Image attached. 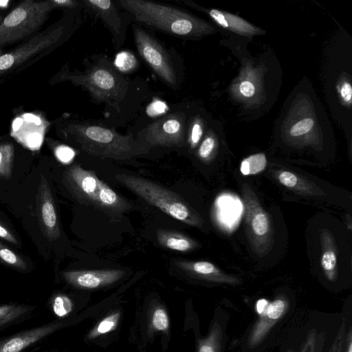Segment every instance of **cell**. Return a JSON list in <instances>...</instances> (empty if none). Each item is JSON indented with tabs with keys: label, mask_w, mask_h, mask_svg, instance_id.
<instances>
[{
	"label": "cell",
	"mask_w": 352,
	"mask_h": 352,
	"mask_svg": "<svg viewBox=\"0 0 352 352\" xmlns=\"http://www.w3.org/2000/svg\"><path fill=\"white\" fill-rule=\"evenodd\" d=\"M94 207L111 217L118 218L129 209L130 205L102 181Z\"/></svg>",
	"instance_id": "ffe728a7"
},
{
	"label": "cell",
	"mask_w": 352,
	"mask_h": 352,
	"mask_svg": "<svg viewBox=\"0 0 352 352\" xmlns=\"http://www.w3.org/2000/svg\"><path fill=\"white\" fill-rule=\"evenodd\" d=\"M239 90L241 94L246 98L253 96L255 93V87L254 85L248 80H244L241 82Z\"/></svg>",
	"instance_id": "ab89813d"
},
{
	"label": "cell",
	"mask_w": 352,
	"mask_h": 352,
	"mask_svg": "<svg viewBox=\"0 0 352 352\" xmlns=\"http://www.w3.org/2000/svg\"><path fill=\"white\" fill-rule=\"evenodd\" d=\"M276 180L286 188L298 194L309 197H324V192L312 182L289 170H275Z\"/></svg>",
	"instance_id": "d6986e66"
},
{
	"label": "cell",
	"mask_w": 352,
	"mask_h": 352,
	"mask_svg": "<svg viewBox=\"0 0 352 352\" xmlns=\"http://www.w3.org/2000/svg\"><path fill=\"white\" fill-rule=\"evenodd\" d=\"M65 131L82 151L101 158L124 160L147 151L146 146L131 135L89 122L70 123Z\"/></svg>",
	"instance_id": "6da1fadb"
},
{
	"label": "cell",
	"mask_w": 352,
	"mask_h": 352,
	"mask_svg": "<svg viewBox=\"0 0 352 352\" xmlns=\"http://www.w3.org/2000/svg\"><path fill=\"white\" fill-rule=\"evenodd\" d=\"M203 126L199 119L192 121L188 131V143L190 148L197 147L203 135Z\"/></svg>",
	"instance_id": "836d02e7"
},
{
	"label": "cell",
	"mask_w": 352,
	"mask_h": 352,
	"mask_svg": "<svg viewBox=\"0 0 352 352\" xmlns=\"http://www.w3.org/2000/svg\"><path fill=\"white\" fill-rule=\"evenodd\" d=\"M144 133L146 141L152 145L182 147L186 136L184 116L180 111L166 116L149 124Z\"/></svg>",
	"instance_id": "9c48e42d"
},
{
	"label": "cell",
	"mask_w": 352,
	"mask_h": 352,
	"mask_svg": "<svg viewBox=\"0 0 352 352\" xmlns=\"http://www.w3.org/2000/svg\"><path fill=\"white\" fill-rule=\"evenodd\" d=\"M151 322L153 327L157 331L167 330L169 321L166 311L163 308L155 309L152 315Z\"/></svg>",
	"instance_id": "e575fe53"
},
{
	"label": "cell",
	"mask_w": 352,
	"mask_h": 352,
	"mask_svg": "<svg viewBox=\"0 0 352 352\" xmlns=\"http://www.w3.org/2000/svg\"><path fill=\"white\" fill-rule=\"evenodd\" d=\"M53 8L50 1L21 2L0 23V45L13 43L35 32Z\"/></svg>",
	"instance_id": "5b68a950"
},
{
	"label": "cell",
	"mask_w": 352,
	"mask_h": 352,
	"mask_svg": "<svg viewBox=\"0 0 352 352\" xmlns=\"http://www.w3.org/2000/svg\"><path fill=\"white\" fill-rule=\"evenodd\" d=\"M82 2L104 22L113 35L116 47L120 48L125 40L126 25L114 3L110 0H83Z\"/></svg>",
	"instance_id": "9a60e30c"
},
{
	"label": "cell",
	"mask_w": 352,
	"mask_h": 352,
	"mask_svg": "<svg viewBox=\"0 0 352 352\" xmlns=\"http://www.w3.org/2000/svg\"><path fill=\"white\" fill-rule=\"evenodd\" d=\"M119 318L120 313L118 311L107 316L91 331L89 335V338H94L112 331L116 328Z\"/></svg>",
	"instance_id": "f546056e"
},
{
	"label": "cell",
	"mask_w": 352,
	"mask_h": 352,
	"mask_svg": "<svg viewBox=\"0 0 352 352\" xmlns=\"http://www.w3.org/2000/svg\"><path fill=\"white\" fill-rule=\"evenodd\" d=\"M1 17L0 16V22H1Z\"/></svg>",
	"instance_id": "bcb514c9"
},
{
	"label": "cell",
	"mask_w": 352,
	"mask_h": 352,
	"mask_svg": "<svg viewBox=\"0 0 352 352\" xmlns=\"http://www.w3.org/2000/svg\"><path fill=\"white\" fill-rule=\"evenodd\" d=\"M54 8L60 7L73 9L78 6V2L73 0H50Z\"/></svg>",
	"instance_id": "7bdbcfd3"
},
{
	"label": "cell",
	"mask_w": 352,
	"mask_h": 352,
	"mask_svg": "<svg viewBox=\"0 0 352 352\" xmlns=\"http://www.w3.org/2000/svg\"><path fill=\"white\" fill-rule=\"evenodd\" d=\"M343 352H352V329L350 327L346 333Z\"/></svg>",
	"instance_id": "ee69618b"
},
{
	"label": "cell",
	"mask_w": 352,
	"mask_h": 352,
	"mask_svg": "<svg viewBox=\"0 0 352 352\" xmlns=\"http://www.w3.org/2000/svg\"><path fill=\"white\" fill-rule=\"evenodd\" d=\"M30 309L29 307L18 305L0 306V327L20 318Z\"/></svg>",
	"instance_id": "4316f807"
},
{
	"label": "cell",
	"mask_w": 352,
	"mask_h": 352,
	"mask_svg": "<svg viewBox=\"0 0 352 352\" xmlns=\"http://www.w3.org/2000/svg\"><path fill=\"white\" fill-rule=\"evenodd\" d=\"M259 317L250 331L248 346L254 348L265 338L272 327L284 316L289 302L284 296L276 297L272 302L261 299L257 302Z\"/></svg>",
	"instance_id": "8fae6325"
},
{
	"label": "cell",
	"mask_w": 352,
	"mask_h": 352,
	"mask_svg": "<svg viewBox=\"0 0 352 352\" xmlns=\"http://www.w3.org/2000/svg\"><path fill=\"white\" fill-rule=\"evenodd\" d=\"M267 166V158L264 153H256L243 160L240 171L243 175H254L263 171Z\"/></svg>",
	"instance_id": "d4e9b609"
},
{
	"label": "cell",
	"mask_w": 352,
	"mask_h": 352,
	"mask_svg": "<svg viewBox=\"0 0 352 352\" xmlns=\"http://www.w3.org/2000/svg\"><path fill=\"white\" fill-rule=\"evenodd\" d=\"M346 329L344 319L328 352H343Z\"/></svg>",
	"instance_id": "8d00e7d4"
},
{
	"label": "cell",
	"mask_w": 352,
	"mask_h": 352,
	"mask_svg": "<svg viewBox=\"0 0 352 352\" xmlns=\"http://www.w3.org/2000/svg\"><path fill=\"white\" fill-rule=\"evenodd\" d=\"M320 265L327 279L335 282L338 277V250L333 234L327 229L320 231Z\"/></svg>",
	"instance_id": "ac0fdd59"
},
{
	"label": "cell",
	"mask_w": 352,
	"mask_h": 352,
	"mask_svg": "<svg viewBox=\"0 0 352 352\" xmlns=\"http://www.w3.org/2000/svg\"><path fill=\"white\" fill-rule=\"evenodd\" d=\"M67 27L60 25L36 35L14 50L0 56V76L16 69L34 56L60 43Z\"/></svg>",
	"instance_id": "ba28073f"
},
{
	"label": "cell",
	"mask_w": 352,
	"mask_h": 352,
	"mask_svg": "<svg viewBox=\"0 0 352 352\" xmlns=\"http://www.w3.org/2000/svg\"><path fill=\"white\" fill-rule=\"evenodd\" d=\"M14 146L10 143L0 144V177L9 178L12 173Z\"/></svg>",
	"instance_id": "484cf974"
},
{
	"label": "cell",
	"mask_w": 352,
	"mask_h": 352,
	"mask_svg": "<svg viewBox=\"0 0 352 352\" xmlns=\"http://www.w3.org/2000/svg\"><path fill=\"white\" fill-rule=\"evenodd\" d=\"M115 177L122 186L167 215L193 227L203 226L200 215L173 191L141 177L118 173Z\"/></svg>",
	"instance_id": "3957f363"
},
{
	"label": "cell",
	"mask_w": 352,
	"mask_h": 352,
	"mask_svg": "<svg viewBox=\"0 0 352 352\" xmlns=\"http://www.w3.org/2000/svg\"><path fill=\"white\" fill-rule=\"evenodd\" d=\"M63 78L85 88L96 102L116 108L129 89V82L109 64L99 63L85 72L65 74Z\"/></svg>",
	"instance_id": "277c9868"
},
{
	"label": "cell",
	"mask_w": 352,
	"mask_h": 352,
	"mask_svg": "<svg viewBox=\"0 0 352 352\" xmlns=\"http://www.w3.org/2000/svg\"><path fill=\"white\" fill-rule=\"evenodd\" d=\"M125 272L119 269L71 270L63 273L71 285L81 289H97L115 283Z\"/></svg>",
	"instance_id": "5bb4252c"
},
{
	"label": "cell",
	"mask_w": 352,
	"mask_h": 352,
	"mask_svg": "<svg viewBox=\"0 0 352 352\" xmlns=\"http://www.w3.org/2000/svg\"><path fill=\"white\" fill-rule=\"evenodd\" d=\"M216 141L213 136L208 135L200 144L197 149V156L203 162H209L214 152Z\"/></svg>",
	"instance_id": "1f68e13d"
},
{
	"label": "cell",
	"mask_w": 352,
	"mask_h": 352,
	"mask_svg": "<svg viewBox=\"0 0 352 352\" xmlns=\"http://www.w3.org/2000/svg\"><path fill=\"white\" fill-rule=\"evenodd\" d=\"M314 125V121L311 118H305L295 123L289 130L292 137H299L309 133Z\"/></svg>",
	"instance_id": "d590c367"
},
{
	"label": "cell",
	"mask_w": 352,
	"mask_h": 352,
	"mask_svg": "<svg viewBox=\"0 0 352 352\" xmlns=\"http://www.w3.org/2000/svg\"><path fill=\"white\" fill-rule=\"evenodd\" d=\"M36 213L47 239L50 241L58 239L60 231L55 203L48 182L43 175L36 195Z\"/></svg>",
	"instance_id": "7c38bea8"
},
{
	"label": "cell",
	"mask_w": 352,
	"mask_h": 352,
	"mask_svg": "<svg viewBox=\"0 0 352 352\" xmlns=\"http://www.w3.org/2000/svg\"><path fill=\"white\" fill-rule=\"evenodd\" d=\"M244 223L248 241L252 251L258 256L267 255L274 244L272 221L255 192L248 184L241 187Z\"/></svg>",
	"instance_id": "8992f818"
},
{
	"label": "cell",
	"mask_w": 352,
	"mask_h": 352,
	"mask_svg": "<svg viewBox=\"0 0 352 352\" xmlns=\"http://www.w3.org/2000/svg\"><path fill=\"white\" fill-rule=\"evenodd\" d=\"M223 195L217 200V204L226 212H217V219L224 229L231 230L240 219L242 204L238 197L232 195Z\"/></svg>",
	"instance_id": "44dd1931"
},
{
	"label": "cell",
	"mask_w": 352,
	"mask_h": 352,
	"mask_svg": "<svg viewBox=\"0 0 352 352\" xmlns=\"http://www.w3.org/2000/svg\"><path fill=\"white\" fill-rule=\"evenodd\" d=\"M133 32L138 52L142 58L165 83L171 87H176V72L165 49L138 25H133Z\"/></svg>",
	"instance_id": "52a82bcc"
},
{
	"label": "cell",
	"mask_w": 352,
	"mask_h": 352,
	"mask_svg": "<svg viewBox=\"0 0 352 352\" xmlns=\"http://www.w3.org/2000/svg\"><path fill=\"white\" fill-rule=\"evenodd\" d=\"M48 123L34 114L25 113L14 120L12 135L30 150L40 148Z\"/></svg>",
	"instance_id": "4fadbf2b"
},
{
	"label": "cell",
	"mask_w": 352,
	"mask_h": 352,
	"mask_svg": "<svg viewBox=\"0 0 352 352\" xmlns=\"http://www.w3.org/2000/svg\"><path fill=\"white\" fill-rule=\"evenodd\" d=\"M72 309V300L66 296L60 294L53 300V310L56 315L63 317L67 315Z\"/></svg>",
	"instance_id": "d6a6232c"
},
{
	"label": "cell",
	"mask_w": 352,
	"mask_h": 352,
	"mask_svg": "<svg viewBox=\"0 0 352 352\" xmlns=\"http://www.w3.org/2000/svg\"><path fill=\"white\" fill-rule=\"evenodd\" d=\"M157 238L162 247L174 251L187 252L198 246V243L192 238L174 230H159Z\"/></svg>",
	"instance_id": "7402d4cb"
},
{
	"label": "cell",
	"mask_w": 352,
	"mask_h": 352,
	"mask_svg": "<svg viewBox=\"0 0 352 352\" xmlns=\"http://www.w3.org/2000/svg\"><path fill=\"white\" fill-rule=\"evenodd\" d=\"M56 157L63 164H68L75 156L74 151L66 145H59L54 149Z\"/></svg>",
	"instance_id": "74e56055"
},
{
	"label": "cell",
	"mask_w": 352,
	"mask_h": 352,
	"mask_svg": "<svg viewBox=\"0 0 352 352\" xmlns=\"http://www.w3.org/2000/svg\"><path fill=\"white\" fill-rule=\"evenodd\" d=\"M63 182L79 202L95 206L102 181L94 171L85 170L78 164H74L65 171Z\"/></svg>",
	"instance_id": "30bf717a"
},
{
	"label": "cell",
	"mask_w": 352,
	"mask_h": 352,
	"mask_svg": "<svg viewBox=\"0 0 352 352\" xmlns=\"http://www.w3.org/2000/svg\"><path fill=\"white\" fill-rule=\"evenodd\" d=\"M114 63L119 71L129 72L135 69L137 60L131 52H121L117 54Z\"/></svg>",
	"instance_id": "4dcf8cb0"
},
{
	"label": "cell",
	"mask_w": 352,
	"mask_h": 352,
	"mask_svg": "<svg viewBox=\"0 0 352 352\" xmlns=\"http://www.w3.org/2000/svg\"><path fill=\"white\" fill-rule=\"evenodd\" d=\"M340 96L346 102H351L352 98V87L348 82H344L340 87Z\"/></svg>",
	"instance_id": "60d3db41"
},
{
	"label": "cell",
	"mask_w": 352,
	"mask_h": 352,
	"mask_svg": "<svg viewBox=\"0 0 352 352\" xmlns=\"http://www.w3.org/2000/svg\"><path fill=\"white\" fill-rule=\"evenodd\" d=\"M223 341V331L221 325L215 322L208 336L198 342L197 352H221Z\"/></svg>",
	"instance_id": "cb8c5ba5"
},
{
	"label": "cell",
	"mask_w": 352,
	"mask_h": 352,
	"mask_svg": "<svg viewBox=\"0 0 352 352\" xmlns=\"http://www.w3.org/2000/svg\"><path fill=\"white\" fill-rule=\"evenodd\" d=\"M0 238L14 245L18 244L16 237L6 227L2 225L1 223H0Z\"/></svg>",
	"instance_id": "b9f144b4"
},
{
	"label": "cell",
	"mask_w": 352,
	"mask_h": 352,
	"mask_svg": "<svg viewBox=\"0 0 352 352\" xmlns=\"http://www.w3.org/2000/svg\"><path fill=\"white\" fill-rule=\"evenodd\" d=\"M61 324L50 323L9 337L0 341V352H21L59 329Z\"/></svg>",
	"instance_id": "e0dca14e"
},
{
	"label": "cell",
	"mask_w": 352,
	"mask_h": 352,
	"mask_svg": "<svg viewBox=\"0 0 352 352\" xmlns=\"http://www.w3.org/2000/svg\"><path fill=\"white\" fill-rule=\"evenodd\" d=\"M119 6L135 21L180 37L200 33L203 28L198 21L179 8L144 0H118Z\"/></svg>",
	"instance_id": "7a4b0ae2"
},
{
	"label": "cell",
	"mask_w": 352,
	"mask_h": 352,
	"mask_svg": "<svg viewBox=\"0 0 352 352\" xmlns=\"http://www.w3.org/2000/svg\"><path fill=\"white\" fill-rule=\"evenodd\" d=\"M178 268L192 276L207 281L236 285L241 280L235 276L224 273L213 263L206 261H177L175 262Z\"/></svg>",
	"instance_id": "2e32d148"
},
{
	"label": "cell",
	"mask_w": 352,
	"mask_h": 352,
	"mask_svg": "<svg viewBox=\"0 0 352 352\" xmlns=\"http://www.w3.org/2000/svg\"><path fill=\"white\" fill-rule=\"evenodd\" d=\"M324 342V335L316 329H311L302 344L300 352H322Z\"/></svg>",
	"instance_id": "f1b7e54d"
},
{
	"label": "cell",
	"mask_w": 352,
	"mask_h": 352,
	"mask_svg": "<svg viewBox=\"0 0 352 352\" xmlns=\"http://www.w3.org/2000/svg\"><path fill=\"white\" fill-rule=\"evenodd\" d=\"M147 109L150 115L155 116L164 113L167 107L162 101L155 100L148 107Z\"/></svg>",
	"instance_id": "f35d334b"
},
{
	"label": "cell",
	"mask_w": 352,
	"mask_h": 352,
	"mask_svg": "<svg viewBox=\"0 0 352 352\" xmlns=\"http://www.w3.org/2000/svg\"><path fill=\"white\" fill-rule=\"evenodd\" d=\"M208 13L210 17L222 28L245 34H254L255 32L254 27L240 17L216 9L210 10Z\"/></svg>",
	"instance_id": "603a6c76"
},
{
	"label": "cell",
	"mask_w": 352,
	"mask_h": 352,
	"mask_svg": "<svg viewBox=\"0 0 352 352\" xmlns=\"http://www.w3.org/2000/svg\"><path fill=\"white\" fill-rule=\"evenodd\" d=\"M0 261L6 265L19 270L27 269V265L24 260L1 243H0Z\"/></svg>",
	"instance_id": "83f0119b"
},
{
	"label": "cell",
	"mask_w": 352,
	"mask_h": 352,
	"mask_svg": "<svg viewBox=\"0 0 352 352\" xmlns=\"http://www.w3.org/2000/svg\"><path fill=\"white\" fill-rule=\"evenodd\" d=\"M287 352H294V351H293V350H292V349H289V350H288Z\"/></svg>",
	"instance_id": "f6af8a7d"
}]
</instances>
